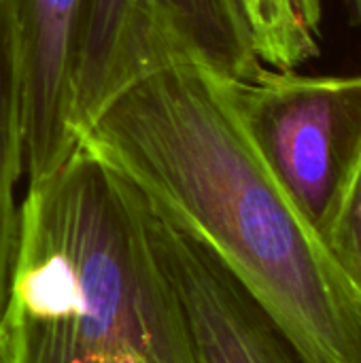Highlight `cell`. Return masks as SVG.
I'll list each match as a JSON object with an SVG mask.
<instances>
[{
	"mask_svg": "<svg viewBox=\"0 0 361 363\" xmlns=\"http://www.w3.org/2000/svg\"><path fill=\"white\" fill-rule=\"evenodd\" d=\"M181 66L230 81L264 68L232 0H83L70 70L79 140L121 94Z\"/></svg>",
	"mask_w": 361,
	"mask_h": 363,
	"instance_id": "cell-3",
	"label": "cell"
},
{
	"mask_svg": "<svg viewBox=\"0 0 361 363\" xmlns=\"http://www.w3.org/2000/svg\"><path fill=\"white\" fill-rule=\"evenodd\" d=\"M151 215L155 245L187 311L200 363H300L262 308L204 247L153 208Z\"/></svg>",
	"mask_w": 361,
	"mask_h": 363,
	"instance_id": "cell-6",
	"label": "cell"
},
{
	"mask_svg": "<svg viewBox=\"0 0 361 363\" xmlns=\"http://www.w3.org/2000/svg\"><path fill=\"white\" fill-rule=\"evenodd\" d=\"M11 28L23 138V174L36 183L79 147L70 70L83 0H4Z\"/></svg>",
	"mask_w": 361,
	"mask_h": 363,
	"instance_id": "cell-5",
	"label": "cell"
},
{
	"mask_svg": "<svg viewBox=\"0 0 361 363\" xmlns=\"http://www.w3.org/2000/svg\"><path fill=\"white\" fill-rule=\"evenodd\" d=\"M228 91L262 160L323 240L361 157V74L264 66L251 79H228Z\"/></svg>",
	"mask_w": 361,
	"mask_h": 363,
	"instance_id": "cell-4",
	"label": "cell"
},
{
	"mask_svg": "<svg viewBox=\"0 0 361 363\" xmlns=\"http://www.w3.org/2000/svg\"><path fill=\"white\" fill-rule=\"evenodd\" d=\"M204 247L300 363H361V302L249 138L228 79L196 66L121 94L79 140Z\"/></svg>",
	"mask_w": 361,
	"mask_h": 363,
	"instance_id": "cell-1",
	"label": "cell"
},
{
	"mask_svg": "<svg viewBox=\"0 0 361 363\" xmlns=\"http://www.w3.org/2000/svg\"><path fill=\"white\" fill-rule=\"evenodd\" d=\"M23 174V138L19 81L6 17V4L0 0V323L9 302V285L19 234L17 183Z\"/></svg>",
	"mask_w": 361,
	"mask_h": 363,
	"instance_id": "cell-7",
	"label": "cell"
},
{
	"mask_svg": "<svg viewBox=\"0 0 361 363\" xmlns=\"http://www.w3.org/2000/svg\"><path fill=\"white\" fill-rule=\"evenodd\" d=\"M249 30L260 62L296 70L321 53V0H232Z\"/></svg>",
	"mask_w": 361,
	"mask_h": 363,
	"instance_id": "cell-8",
	"label": "cell"
},
{
	"mask_svg": "<svg viewBox=\"0 0 361 363\" xmlns=\"http://www.w3.org/2000/svg\"><path fill=\"white\" fill-rule=\"evenodd\" d=\"M2 328L11 363H200L149 204L81 143L28 183Z\"/></svg>",
	"mask_w": 361,
	"mask_h": 363,
	"instance_id": "cell-2",
	"label": "cell"
},
{
	"mask_svg": "<svg viewBox=\"0 0 361 363\" xmlns=\"http://www.w3.org/2000/svg\"><path fill=\"white\" fill-rule=\"evenodd\" d=\"M0 363H11L9 362V353H6V336H4L2 323H0Z\"/></svg>",
	"mask_w": 361,
	"mask_h": 363,
	"instance_id": "cell-11",
	"label": "cell"
},
{
	"mask_svg": "<svg viewBox=\"0 0 361 363\" xmlns=\"http://www.w3.org/2000/svg\"><path fill=\"white\" fill-rule=\"evenodd\" d=\"M347 6H349L353 23L361 28V0H347Z\"/></svg>",
	"mask_w": 361,
	"mask_h": 363,
	"instance_id": "cell-10",
	"label": "cell"
},
{
	"mask_svg": "<svg viewBox=\"0 0 361 363\" xmlns=\"http://www.w3.org/2000/svg\"><path fill=\"white\" fill-rule=\"evenodd\" d=\"M323 242L361 302V157L323 232Z\"/></svg>",
	"mask_w": 361,
	"mask_h": 363,
	"instance_id": "cell-9",
	"label": "cell"
}]
</instances>
